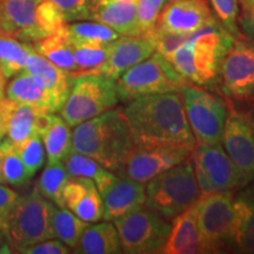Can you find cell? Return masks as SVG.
<instances>
[{"label": "cell", "mask_w": 254, "mask_h": 254, "mask_svg": "<svg viewBox=\"0 0 254 254\" xmlns=\"http://www.w3.org/2000/svg\"><path fill=\"white\" fill-rule=\"evenodd\" d=\"M124 114L135 145L178 148L190 153L195 150L196 140L179 92L135 98Z\"/></svg>", "instance_id": "cell-1"}, {"label": "cell", "mask_w": 254, "mask_h": 254, "mask_svg": "<svg viewBox=\"0 0 254 254\" xmlns=\"http://www.w3.org/2000/svg\"><path fill=\"white\" fill-rule=\"evenodd\" d=\"M122 110H109L75 126L72 150L87 155L113 173L134 146Z\"/></svg>", "instance_id": "cell-2"}, {"label": "cell", "mask_w": 254, "mask_h": 254, "mask_svg": "<svg viewBox=\"0 0 254 254\" xmlns=\"http://www.w3.org/2000/svg\"><path fill=\"white\" fill-rule=\"evenodd\" d=\"M234 40L231 33L215 24L193 33L165 58L186 81L209 86L218 81L221 63Z\"/></svg>", "instance_id": "cell-3"}, {"label": "cell", "mask_w": 254, "mask_h": 254, "mask_svg": "<svg viewBox=\"0 0 254 254\" xmlns=\"http://www.w3.org/2000/svg\"><path fill=\"white\" fill-rule=\"evenodd\" d=\"M145 190L146 207L164 220H173L201 196L192 158L153 178Z\"/></svg>", "instance_id": "cell-4"}, {"label": "cell", "mask_w": 254, "mask_h": 254, "mask_svg": "<svg viewBox=\"0 0 254 254\" xmlns=\"http://www.w3.org/2000/svg\"><path fill=\"white\" fill-rule=\"evenodd\" d=\"M116 80L99 73L75 75L65 104L60 110L62 118L69 127L112 110L118 103Z\"/></svg>", "instance_id": "cell-5"}, {"label": "cell", "mask_w": 254, "mask_h": 254, "mask_svg": "<svg viewBox=\"0 0 254 254\" xmlns=\"http://www.w3.org/2000/svg\"><path fill=\"white\" fill-rule=\"evenodd\" d=\"M53 202L40 194L37 186L31 193L19 196L5 239L12 252L19 253L25 247L53 239Z\"/></svg>", "instance_id": "cell-6"}, {"label": "cell", "mask_w": 254, "mask_h": 254, "mask_svg": "<svg viewBox=\"0 0 254 254\" xmlns=\"http://www.w3.org/2000/svg\"><path fill=\"white\" fill-rule=\"evenodd\" d=\"M186 81L164 56L154 52L116 80L118 98L131 101L144 95L178 92Z\"/></svg>", "instance_id": "cell-7"}, {"label": "cell", "mask_w": 254, "mask_h": 254, "mask_svg": "<svg viewBox=\"0 0 254 254\" xmlns=\"http://www.w3.org/2000/svg\"><path fill=\"white\" fill-rule=\"evenodd\" d=\"M178 92L196 145L221 144L228 114L226 103L193 82L183 84Z\"/></svg>", "instance_id": "cell-8"}, {"label": "cell", "mask_w": 254, "mask_h": 254, "mask_svg": "<svg viewBox=\"0 0 254 254\" xmlns=\"http://www.w3.org/2000/svg\"><path fill=\"white\" fill-rule=\"evenodd\" d=\"M196 224L201 253H218L230 247L234 225V196L231 190L200 196Z\"/></svg>", "instance_id": "cell-9"}, {"label": "cell", "mask_w": 254, "mask_h": 254, "mask_svg": "<svg viewBox=\"0 0 254 254\" xmlns=\"http://www.w3.org/2000/svg\"><path fill=\"white\" fill-rule=\"evenodd\" d=\"M123 252L128 254L160 253L171 225L148 208H139L113 220Z\"/></svg>", "instance_id": "cell-10"}, {"label": "cell", "mask_w": 254, "mask_h": 254, "mask_svg": "<svg viewBox=\"0 0 254 254\" xmlns=\"http://www.w3.org/2000/svg\"><path fill=\"white\" fill-rule=\"evenodd\" d=\"M192 161L201 195L244 186L221 144H198L192 153Z\"/></svg>", "instance_id": "cell-11"}, {"label": "cell", "mask_w": 254, "mask_h": 254, "mask_svg": "<svg viewBox=\"0 0 254 254\" xmlns=\"http://www.w3.org/2000/svg\"><path fill=\"white\" fill-rule=\"evenodd\" d=\"M218 82L228 99H254V46L243 37L236 38L222 60Z\"/></svg>", "instance_id": "cell-12"}, {"label": "cell", "mask_w": 254, "mask_h": 254, "mask_svg": "<svg viewBox=\"0 0 254 254\" xmlns=\"http://www.w3.org/2000/svg\"><path fill=\"white\" fill-rule=\"evenodd\" d=\"M192 158L190 152L160 146L134 145L117 170L120 178L147 184L159 174Z\"/></svg>", "instance_id": "cell-13"}, {"label": "cell", "mask_w": 254, "mask_h": 254, "mask_svg": "<svg viewBox=\"0 0 254 254\" xmlns=\"http://www.w3.org/2000/svg\"><path fill=\"white\" fill-rule=\"evenodd\" d=\"M221 145L239 173L243 185L254 180V120L233 107L222 132Z\"/></svg>", "instance_id": "cell-14"}, {"label": "cell", "mask_w": 254, "mask_h": 254, "mask_svg": "<svg viewBox=\"0 0 254 254\" xmlns=\"http://www.w3.org/2000/svg\"><path fill=\"white\" fill-rule=\"evenodd\" d=\"M219 24L207 0H170L163 7L155 24L158 31L170 33H193Z\"/></svg>", "instance_id": "cell-15"}, {"label": "cell", "mask_w": 254, "mask_h": 254, "mask_svg": "<svg viewBox=\"0 0 254 254\" xmlns=\"http://www.w3.org/2000/svg\"><path fill=\"white\" fill-rule=\"evenodd\" d=\"M41 0H0V31L25 43L46 38L38 21Z\"/></svg>", "instance_id": "cell-16"}, {"label": "cell", "mask_w": 254, "mask_h": 254, "mask_svg": "<svg viewBox=\"0 0 254 254\" xmlns=\"http://www.w3.org/2000/svg\"><path fill=\"white\" fill-rule=\"evenodd\" d=\"M154 52V44L147 33L120 36L112 41L109 58L95 73L117 80L127 69L150 58Z\"/></svg>", "instance_id": "cell-17"}, {"label": "cell", "mask_w": 254, "mask_h": 254, "mask_svg": "<svg viewBox=\"0 0 254 254\" xmlns=\"http://www.w3.org/2000/svg\"><path fill=\"white\" fill-rule=\"evenodd\" d=\"M64 204L81 220L97 222L104 217V202L93 180L71 177L63 192Z\"/></svg>", "instance_id": "cell-18"}, {"label": "cell", "mask_w": 254, "mask_h": 254, "mask_svg": "<svg viewBox=\"0 0 254 254\" xmlns=\"http://www.w3.org/2000/svg\"><path fill=\"white\" fill-rule=\"evenodd\" d=\"M100 195L104 202L103 219L113 221L144 207L146 190L144 184L118 177L100 193Z\"/></svg>", "instance_id": "cell-19"}, {"label": "cell", "mask_w": 254, "mask_h": 254, "mask_svg": "<svg viewBox=\"0 0 254 254\" xmlns=\"http://www.w3.org/2000/svg\"><path fill=\"white\" fill-rule=\"evenodd\" d=\"M91 19L111 27L120 36L141 34L136 19V0H92Z\"/></svg>", "instance_id": "cell-20"}, {"label": "cell", "mask_w": 254, "mask_h": 254, "mask_svg": "<svg viewBox=\"0 0 254 254\" xmlns=\"http://www.w3.org/2000/svg\"><path fill=\"white\" fill-rule=\"evenodd\" d=\"M5 97L18 104H28L55 113L62 110L56 95L51 92L39 79L26 71L14 75L5 88Z\"/></svg>", "instance_id": "cell-21"}, {"label": "cell", "mask_w": 254, "mask_h": 254, "mask_svg": "<svg viewBox=\"0 0 254 254\" xmlns=\"http://www.w3.org/2000/svg\"><path fill=\"white\" fill-rule=\"evenodd\" d=\"M198 200L183 213L173 219L170 234L161 249L164 254H195L201 253L196 224Z\"/></svg>", "instance_id": "cell-22"}, {"label": "cell", "mask_w": 254, "mask_h": 254, "mask_svg": "<svg viewBox=\"0 0 254 254\" xmlns=\"http://www.w3.org/2000/svg\"><path fill=\"white\" fill-rule=\"evenodd\" d=\"M230 247L238 252L254 253V186L234 198V225Z\"/></svg>", "instance_id": "cell-23"}, {"label": "cell", "mask_w": 254, "mask_h": 254, "mask_svg": "<svg viewBox=\"0 0 254 254\" xmlns=\"http://www.w3.org/2000/svg\"><path fill=\"white\" fill-rule=\"evenodd\" d=\"M39 134L43 140L49 163L63 161L72 150V132L62 117L47 113L41 122Z\"/></svg>", "instance_id": "cell-24"}, {"label": "cell", "mask_w": 254, "mask_h": 254, "mask_svg": "<svg viewBox=\"0 0 254 254\" xmlns=\"http://www.w3.org/2000/svg\"><path fill=\"white\" fill-rule=\"evenodd\" d=\"M24 71L39 79L45 85V87L56 95L62 106H64L72 86L73 77L71 74L49 62L37 51L28 58Z\"/></svg>", "instance_id": "cell-25"}, {"label": "cell", "mask_w": 254, "mask_h": 254, "mask_svg": "<svg viewBox=\"0 0 254 254\" xmlns=\"http://www.w3.org/2000/svg\"><path fill=\"white\" fill-rule=\"evenodd\" d=\"M74 253L114 254L122 252V245L116 226L111 222L90 225L81 234Z\"/></svg>", "instance_id": "cell-26"}, {"label": "cell", "mask_w": 254, "mask_h": 254, "mask_svg": "<svg viewBox=\"0 0 254 254\" xmlns=\"http://www.w3.org/2000/svg\"><path fill=\"white\" fill-rule=\"evenodd\" d=\"M33 46L40 56L67 72L72 77L78 74V66L74 60V50L66 34L65 26L56 33L33 43Z\"/></svg>", "instance_id": "cell-27"}, {"label": "cell", "mask_w": 254, "mask_h": 254, "mask_svg": "<svg viewBox=\"0 0 254 254\" xmlns=\"http://www.w3.org/2000/svg\"><path fill=\"white\" fill-rule=\"evenodd\" d=\"M47 113L50 112L33 105L15 103L6 134L8 140L14 146H19L34 133H39L41 122Z\"/></svg>", "instance_id": "cell-28"}, {"label": "cell", "mask_w": 254, "mask_h": 254, "mask_svg": "<svg viewBox=\"0 0 254 254\" xmlns=\"http://www.w3.org/2000/svg\"><path fill=\"white\" fill-rule=\"evenodd\" d=\"M63 164L71 177H84L93 180L99 193L118 178L116 173L101 166L92 158L73 150L63 159Z\"/></svg>", "instance_id": "cell-29"}, {"label": "cell", "mask_w": 254, "mask_h": 254, "mask_svg": "<svg viewBox=\"0 0 254 254\" xmlns=\"http://www.w3.org/2000/svg\"><path fill=\"white\" fill-rule=\"evenodd\" d=\"M90 225V222L81 220L68 208L58 207L53 204L52 228L55 238L62 240L69 249H74L77 246L81 234Z\"/></svg>", "instance_id": "cell-30"}, {"label": "cell", "mask_w": 254, "mask_h": 254, "mask_svg": "<svg viewBox=\"0 0 254 254\" xmlns=\"http://www.w3.org/2000/svg\"><path fill=\"white\" fill-rule=\"evenodd\" d=\"M69 179L71 176L64 166L63 161L47 163V166L40 174L36 186L40 194L45 196L47 200L58 207H65L63 192Z\"/></svg>", "instance_id": "cell-31"}, {"label": "cell", "mask_w": 254, "mask_h": 254, "mask_svg": "<svg viewBox=\"0 0 254 254\" xmlns=\"http://www.w3.org/2000/svg\"><path fill=\"white\" fill-rule=\"evenodd\" d=\"M65 31L73 47L87 44H106L120 37L118 32L98 21L66 24Z\"/></svg>", "instance_id": "cell-32"}, {"label": "cell", "mask_w": 254, "mask_h": 254, "mask_svg": "<svg viewBox=\"0 0 254 254\" xmlns=\"http://www.w3.org/2000/svg\"><path fill=\"white\" fill-rule=\"evenodd\" d=\"M111 43L87 44V45L74 46V60L78 66V74L95 73L98 68L109 58Z\"/></svg>", "instance_id": "cell-33"}, {"label": "cell", "mask_w": 254, "mask_h": 254, "mask_svg": "<svg viewBox=\"0 0 254 254\" xmlns=\"http://www.w3.org/2000/svg\"><path fill=\"white\" fill-rule=\"evenodd\" d=\"M21 161L31 178L43 167L45 161V147L39 133H34L30 138L15 146Z\"/></svg>", "instance_id": "cell-34"}, {"label": "cell", "mask_w": 254, "mask_h": 254, "mask_svg": "<svg viewBox=\"0 0 254 254\" xmlns=\"http://www.w3.org/2000/svg\"><path fill=\"white\" fill-rule=\"evenodd\" d=\"M2 177H4L5 184H9L11 186L15 187L23 186L31 179L17 148L11 141L6 150L4 163H2Z\"/></svg>", "instance_id": "cell-35"}, {"label": "cell", "mask_w": 254, "mask_h": 254, "mask_svg": "<svg viewBox=\"0 0 254 254\" xmlns=\"http://www.w3.org/2000/svg\"><path fill=\"white\" fill-rule=\"evenodd\" d=\"M209 4L221 27H224L234 38L243 37L238 25V17H239L238 0H209Z\"/></svg>", "instance_id": "cell-36"}, {"label": "cell", "mask_w": 254, "mask_h": 254, "mask_svg": "<svg viewBox=\"0 0 254 254\" xmlns=\"http://www.w3.org/2000/svg\"><path fill=\"white\" fill-rule=\"evenodd\" d=\"M166 2L167 0H136V19L141 34L155 26Z\"/></svg>", "instance_id": "cell-37"}, {"label": "cell", "mask_w": 254, "mask_h": 254, "mask_svg": "<svg viewBox=\"0 0 254 254\" xmlns=\"http://www.w3.org/2000/svg\"><path fill=\"white\" fill-rule=\"evenodd\" d=\"M58 8L66 23L91 19L92 0H49Z\"/></svg>", "instance_id": "cell-38"}, {"label": "cell", "mask_w": 254, "mask_h": 254, "mask_svg": "<svg viewBox=\"0 0 254 254\" xmlns=\"http://www.w3.org/2000/svg\"><path fill=\"white\" fill-rule=\"evenodd\" d=\"M19 196L20 195L14 190L9 189L4 184H0V233L4 238L8 231L9 222H11Z\"/></svg>", "instance_id": "cell-39"}, {"label": "cell", "mask_w": 254, "mask_h": 254, "mask_svg": "<svg viewBox=\"0 0 254 254\" xmlns=\"http://www.w3.org/2000/svg\"><path fill=\"white\" fill-rule=\"evenodd\" d=\"M71 252L69 247L64 244L62 240L53 238L33 245L25 247L19 253L21 254H67Z\"/></svg>", "instance_id": "cell-40"}, {"label": "cell", "mask_w": 254, "mask_h": 254, "mask_svg": "<svg viewBox=\"0 0 254 254\" xmlns=\"http://www.w3.org/2000/svg\"><path fill=\"white\" fill-rule=\"evenodd\" d=\"M15 101L8 99L6 97L0 103V142L4 140L5 135L7 134L9 117H11Z\"/></svg>", "instance_id": "cell-41"}, {"label": "cell", "mask_w": 254, "mask_h": 254, "mask_svg": "<svg viewBox=\"0 0 254 254\" xmlns=\"http://www.w3.org/2000/svg\"><path fill=\"white\" fill-rule=\"evenodd\" d=\"M238 25L241 36L254 46V12H244L240 19H238Z\"/></svg>", "instance_id": "cell-42"}, {"label": "cell", "mask_w": 254, "mask_h": 254, "mask_svg": "<svg viewBox=\"0 0 254 254\" xmlns=\"http://www.w3.org/2000/svg\"><path fill=\"white\" fill-rule=\"evenodd\" d=\"M8 145H9V140L7 138L0 142V184H5L4 177H2V163H4L5 153H6V150H7Z\"/></svg>", "instance_id": "cell-43"}, {"label": "cell", "mask_w": 254, "mask_h": 254, "mask_svg": "<svg viewBox=\"0 0 254 254\" xmlns=\"http://www.w3.org/2000/svg\"><path fill=\"white\" fill-rule=\"evenodd\" d=\"M6 80H7V78H6V75L4 74V72H2L1 66H0V103H1V100L5 98Z\"/></svg>", "instance_id": "cell-44"}, {"label": "cell", "mask_w": 254, "mask_h": 254, "mask_svg": "<svg viewBox=\"0 0 254 254\" xmlns=\"http://www.w3.org/2000/svg\"><path fill=\"white\" fill-rule=\"evenodd\" d=\"M244 12H254V0H240Z\"/></svg>", "instance_id": "cell-45"}, {"label": "cell", "mask_w": 254, "mask_h": 254, "mask_svg": "<svg viewBox=\"0 0 254 254\" xmlns=\"http://www.w3.org/2000/svg\"><path fill=\"white\" fill-rule=\"evenodd\" d=\"M2 239H4V236H2V234L0 233V244H1L2 241H4V240H2Z\"/></svg>", "instance_id": "cell-46"}]
</instances>
